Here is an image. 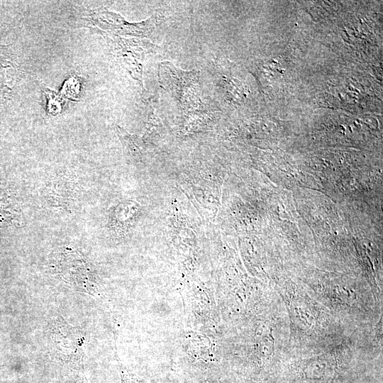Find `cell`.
<instances>
[{"label": "cell", "instance_id": "cell-1", "mask_svg": "<svg viewBox=\"0 0 383 383\" xmlns=\"http://www.w3.org/2000/svg\"><path fill=\"white\" fill-rule=\"evenodd\" d=\"M84 333L62 318L56 319L51 334V354L60 365L84 372Z\"/></svg>", "mask_w": 383, "mask_h": 383}, {"label": "cell", "instance_id": "cell-2", "mask_svg": "<svg viewBox=\"0 0 383 383\" xmlns=\"http://www.w3.org/2000/svg\"><path fill=\"white\" fill-rule=\"evenodd\" d=\"M158 79L162 87L176 100L182 111H187L197 104L198 71H184L170 62H162L158 66Z\"/></svg>", "mask_w": 383, "mask_h": 383}, {"label": "cell", "instance_id": "cell-3", "mask_svg": "<svg viewBox=\"0 0 383 383\" xmlns=\"http://www.w3.org/2000/svg\"><path fill=\"white\" fill-rule=\"evenodd\" d=\"M135 42L131 43L130 40L121 39L118 43V52L131 72H133V77L141 82L144 51Z\"/></svg>", "mask_w": 383, "mask_h": 383}, {"label": "cell", "instance_id": "cell-4", "mask_svg": "<svg viewBox=\"0 0 383 383\" xmlns=\"http://www.w3.org/2000/svg\"><path fill=\"white\" fill-rule=\"evenodd\" d=\"M16 65L6 58L0 60V87H9L7 84L13 81L18 71Z\"/></svg>", "mask_w": 383, "mask_h": 383}, {"label": "cell", "instance_id": "cell-5", "mask_svg": "<svg viewBox=\"0 0 383 383\" xmlns=\"http://www.w3.org/2000/svg\"><path fill=\"white\" fill-rule=\"evenodd\" d=\"M122 383H136L133 379L129 377H124Z\"/></svg>", "mask_w": 383, "mask_h": 383}]
</instances>
